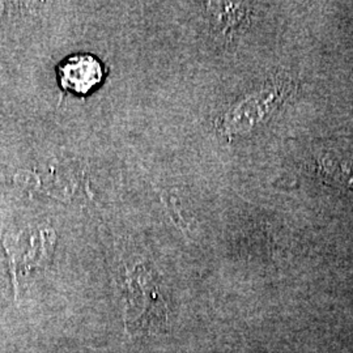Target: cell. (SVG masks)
<instances>
[{
    "label": "cell",
    "mask_w": 353,
    "mask_h": 353,
    "mask_svg": "<svg viewBox=\"0 0 353 353\" xmlns=\"http://www.w3.org/2000/svg\"><path fill=\"white\" fill-rule=\"evenodd\" d=\"M62 88L75 94H87L103 77L101 62L89 54L70 57L58 68Z\"/></svg>",
    "instance_id": "obj_2"
},
{
    "label": "cell",
    "mask_w": 353,
    "mask_h": 353,
    "mask_svg": "<svg viewBox=\"0 0 353 353\" xmlns=\"http://www.w3.org/2000/svg\"><path fill=\"white\" fill-rule=\"evenodd\" d=\"M318 166L326 182L353 192L352 151L327 152L319 159Z\"/></svg>",
    "instance_id": "obj_3"
},
{
    "label": "cell",
    "mask_w": 353,
    "mask_h": 353,
    "mask_svg": "<svg viewBox=\"0 0 353 353\" xmlns=\"http://www.w3.org/2000/svg\"><path fill=\"white\" fill-rule=\"evenodd\" d=\"M292 89L290 81L281 79L249 96L225 114L223 119L224 131L228 135L249 132L281 106Z\"/></svg>",
    "instance_id": "obj_1"
}]
</instances>
